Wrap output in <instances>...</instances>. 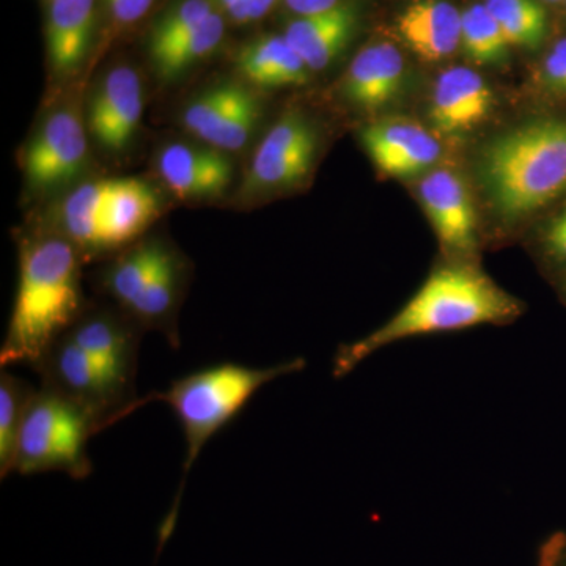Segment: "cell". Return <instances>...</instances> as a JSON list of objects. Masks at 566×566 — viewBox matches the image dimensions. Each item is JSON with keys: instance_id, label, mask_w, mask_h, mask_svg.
Listing matches in <instances>:
<instances>
[{"instance_id": "cell-1", "label": "cell", "mask_w": 566, "mask_h": 566, "mask_svg": "<svg viewBox=\"0 0 566 566\" xmlns=\"http://www.w3.org/2000/svg\"><path fill=\"white\" fill-rule=\"evenodd\" d=\"M524 314L523 301L506 293L472 260H447L389 319L359 340L342 345L333 360L334 378H345L364 360L406 338L455 333L493 324L506 326Z\"/></svg>"}, {"instance_id": "cell-2", "label": "cell", "mask_w": 566, "mask_h": 566, "mask_svg": "<svg viewBox=\"0 0 566 566\" xmlns=\"http://www.w3.org/2000/svg\"><path fill=\"white\" fill-rule=\"evenodd\" d=\"M82 314L81 260L66 238L48 237L21 249L20 279L0 367H35Z\"/></svg>"}, {"instance_id": "cell-3", "label": "cell", "mask_w": 566, "mask_h": 566, "mask_svg": "<svg viewBox=\"0 0 566 566\" xmlns=\"http://www.w3.org/2000/svg\"><path fill=\"white\" fill-rule=\"evenodd\" d=\"M303 357L273 365V367H249L237 363H221L200 368L192 374L175 379L163 392H153L142 398V403L161 401L172 409L180 423L186 442V457L182 463V482L174 505L159 524L156 538L155 564L161 556L167 542L174 536L180 515V502L185 490L186 476L191 471L203 447L240 415L253 395L282 376L304 370Z\"/></svg>"}, {"instance_id": "cell-4", "label": "cell", "mask_w": 566, "mask_h": 566, "mask_svg": "<svg viewBox=\"0 0 566 566\" xmlns=\"http://www.w3.org/2000/svg\"><path fill=\"white\" fill-rule=\"evenodd\" d=\"M479 175L499 218L517 222L566 191V118H538L488 142Z\"/></svg>"}, {"instance_id": "cell-5", "label": "cell", "mask_w": 566, "mask_h": 566, "mask_svg": "<svg viewBox=\"0 0 566 566\" xmlns=\"http://www.w3.org/2000/svg\"><path fill=\"white\" fill-rule=\"evenodd\" d=\"M106 428L87 406L40 385L25 412L13 472L20 475L63 472L74 480L87 479L93 471L88 441Z\"/></svg>"}, {"instance_id": "cell-6", "label": "cell", "mask_w": 566, "mask_h": 566, "mask_svg": "<svg viewBox=\"0 0 566 566\" xmlns=\"http://www.w3.org/2000/svg\"><path fill=\"white\" fill-rule=\"evenodd\" d=\"M33 370L41 386L87 406L107 427L144 406L136 395V378L93 359L66 335L55 340Z\"/></svg>"}, {"instance_id": "cell-7", "label": "cell", "mask_w": 566, "mask_h": 566, "mask_svg": "<svg viewBox=\"0 0 566 566\" xmlns=\"http://www.w3.org/2000/svg\"><path fill=\"white\" fill-rule=\"evenodd\" d=\"M260 114L259 99L249 88L221 82L186 106L182 126L212 148L238 151L251 140Z\"/></svg>"}, {"instance_id": "cell-8", "label": "cell", "mask_w": 566, "mask_h": 566, "mask_svg": "<svg viewBox=\"0 0 566 566\" xmlns=\"http://www.w3.org/2000/svg\"><path fill=\"white\" fill-rule=\"evenodd\" d=\"M316 134L303 115L290 114L275 123L253 155L244 192L286 188L303 180L312 169Z\"/></svg>"}, {"instance_id": "cell-9", "label": "cell", "mask_w": 566, "mask_h": 566, "mask_svg": "<svg viewBox=\"0 0 566 566\" xmlns=\"http://www.w3.org/2000/svg\"><path fill=\"white\" fill-rule=\"evenodd\" d=\"M84 126L73 111H55L48 117L25 153V178L35 189L59 188L73 181L87 163Z\"/></svg>"}, {"instance_id": "cell-10", "label": "cell", "mask_w": 566, "mask_h": 566, "mask_svg": "<svg viewBox=\"0 0 566 566\" xmlns=\"http://www.w3.org/2000/svg\"><path fill=\"white\" fill-rule=\"evenodd\" d=\"M419 196L446 255L474 259L479 248L476 214L464 181L452 170H434L420 181Z\"/></svg>"}, {"instance_id": "cell-11", "label": "cell", "mask_w": 566, "mask_h": 566, "mask_svg": "<svg viewBox=\"0 0 566 566\" xmlns=\"http://www.w3.org/2000/svg\"><path fill=\"white\" fill-rule=\"evenodd\" d=\"M144 114V92L137 71L118 65L104 76L88 109L92 136L111 153L132 144Z\"/></svg>"}, {"instance_id": "cell-12", "label": "cell", "mask_w": 566, "mask_h": 566, "mask_svg": "<svg viewBox=\"0 0 566 566\" xmlns=\"http://www.w3.org/2000/svg\"><path fill=\"white\" fill-rule=\"evenodd\" d=\"M360 139L375 166L395 178L427 172L442 155L441 144L433 134L415 122L400 118L371 123Z\"/></svg>"}, {"instance_id": "cell-13", "label": "cell", "mask_w": 566, "mask_h": 566, "mask_svg": "<svg viewBox=\"0 0 566 566\" xmlns=\"http://www.w3.org/2000/svg\"><path fill=\"white\" fill-rule=\"evenodd\" d=\"M159 175L178 199H210L229 189L232 161L210 145H167L158 159Z\"/></svg>"}, {"instance_id": "cell-14", "label": "cell", "mask_w": 566, "mask_h": 566, "mask_svg": "<svg viewBox=\"0 0 566 566\" xmlns=\"http://www.w3.org/2000/svg\"><path fill=\"white\" fill-rule=\"evenodd\" d=\"M161 210L158 193L137 178H112L109 196L99 212L95 252L115 251L140 237Z\"/></svg>"}, {"instance_id": "cell-15", "label": "cell", "mask_w": 566, "mask_h": 566, "mask_svg": "<svg viewBox=\"0 0 566 566\" xmlns=\"http://www.w3.org/2000/svg\"><path fill=\"white\" fill-rule=\"evenodd\" d=\"M493 104V91L476 71L453 66L434 82L430 98L431 123L444 134L472 132L486 120Z\"/></svg>"}, {"instance_id": "cell-16", "label": "cell", "mask_w": 566, "mask_h": 566, "mask_svg": "<svg viewBox=\"0 0 566 566\" xmlns=\"http://www.w3.org/2000/svg\"><path fill=\"white\" fill-rule=\"evenodd\" d=\"M405 76L406 63L401 51L390 41H375L353 59L342 92L359 109H381L397 98Z\"/></svg>"}, {"instance_id": "cell-17", "label": "cell", "mask_w": 566, "mask_h": 566, "mask_svg": "<svg viewBox=\"0 0 566 566\" xmlns=\"http://www.w3.org/2000/svg\"><path fill=\"white\" fill-rule=\"evenodd\" d=\"M96 17V0H50L44 36L51 69L57 76H71L87 59Z\"/></svg>"}, {"instance_id": "cell-18", "label": "cell", "mask_w": 566, "mask_h": 566, "mask_svg": "<svg viewBox=\"0 0 566 566\" xmlns=\"http://www.w3.org/2000/svg\"><path fill=\"white\" fill-rule=\"evenodd\" d=\"M395 28L424 62L444 61L461 46V13L447 0H415L401 11Z\"/></svg>"}, {"instance_id": "cell-19", "label": "cell", "mask_w": 566, "mask_h": 566, "mask_svg": "<svg viewBox=\"0 0 566 566\" xmlns=\"http://www.w3.org/2000/svg\"><path fill=\"white\" fill-rule=\"evenodd\" d=\"M63 335L80 346L82 352L91 354L93 359L136 378L140 329L132 318L109 312L81 314Z\"/></svg>"}, {"instance_id": "cell-20", "label": "cell", "mask_w": 566, "mask_h": 566, "mask_svg": "<svg viewBox=\"0 0 566 566\" xmlns=\"http://www.w3.org/2000/svg\"><path fill=\"white\" fill-rule=\"evenodd\" d=\"M357 25V9L352 2L311 17L294 18L283 36L311 71L327 69L345 51Z\"/></svg>"}, {"instance_id": "cell-21", "label": "cell", "mask_w": 566, "mask_h": 566, "mask_svg": "<svg viewBox=\"0 0 566 566\" xmlns=\"http://www.w3.org/2000/svg\"><path fill=\"white\" fill-rule=\"evenodd\" d=\"M237 66L245 81L262 88L303 85L311 71L283 33L260 36L244 44L238 52Z\"/></svg>"}, {"instance_id": "cell-22", "label": "cell", "mask_w": 566, "mask_h": 566, "mask_svg": "<svg viewBox=\"0 0 566 566\" xmlns=\"http://www.w3.org/2000/svg\"><path fill=\"white\" fill-rule=\"evenodd\" d=\"M170 251H172L170 245L163 241H145L134 245L132 251L122 253L112 263L109 270L104 273L103 285L106 292L120 304L123 311L128 312Z\"/></svg>"}, {"instance_id": "cell-23", "label": "cell", "mask_w": 566, "mask_h": 566, "mask_svg": "<svg viewBox=\"0 0 566 566\" xmlns=\"http://www.w3.org/2000/svg\"><path fill=\"white\" fill-rule=\"evenodd\" d=\"M35 389L24 379L2 370L0 375V479L13 474L14 453L25 412Z\"/></svg>"}, {"instance_id": "cell-24", "label": "cell", "mask_w": 566, "mask_h": 566, "mask_svg": "<svg viewBox=\"0 0 566 566\" xmlns=\"http://www.w3.org/2000/svg\"><path fill=\"white\" fill-rule=\"evenodd\" d=\"M227 20L214 11L192 35L153 61L156 74L163 80L172 81L188 73L197 63L210 57L226 39Z\"/></svg>"}, {"instance_id": "cell-25", "label": "cell", "mask_w": 566, "mask_h": 566, "mask_svg": "<svg viewBox=\"0 0 566 566\" xmlns=\"http://www.w3.org/2000/svg\"><path fill=\"white\" fill-rule=\"evenodd\" d=\"M509 48L485 3H474L461 13V50L476 65H499L509 55Z\"/></svg>"}, {"instance_id": "cell-26", "label": "cell", "mask_w": 566, "mask_h": 566, "mask_svg": "<svg viewBox=\"0 0 566 566\" xmlns=\"http://www.w3.org/2000/svg\"><path fill=\"white\" fill-rule=\"evenodd\" d=\"M510 46L535 50L546 36V11L536 0H485Z\"/></svg>"}, {"instance_id": "cell-27", "label": "cell", "mask_w": 566, "mask_h": 566, "mask_svg": "<svg viewBox=\"0 0 566 566\" xmlns=\"http://www.w3.org/2000/svg\"><path fill=\"white\" fill-rule=\"evenodd\" d=\"M214 11L211 0H177L153 25L148 40L151 62L192 35Z\"/></svg>"}, {"instance_id": "cell-28", "label": "cell", "mask_w": 566, "mask_h": 566, "mask_svg": "<svg viewBox=\"0 0 566 566\" xmlns=\"http://www.w3.org/2000/svg\"><path fill=\"white\" fill-rule=\"evenodd\" d=\"M538 253L557 279L566 274V210L547 222L538 238Z\"/></svg>"}, {"instance_id": "cell-29", "label": "cell", "mask_w": 566, "mask_h": 566, "mask_svg": "<svg viewBox=\"0 0 566 566\" xmlns=\"http://www.w3.org/2000/svg\"><path fill=\"white\" fill-rule=\"evenodd\" d=\"M112 22L117 29H128L144 20L156 0H104Z\"/></svg>"}, {"instance_id": "cell-30", "label": "cell", "mask_w": 566, "mask_h": 566, "mask_svg": "<svg viewBox=\"0 0 566 566\" xmlns=\"http://www.w3.org/2000/svg\"><path fill=\"white\" fill-rule=\"evenodd\" d=\"M542 73L551 91L566 96V39L558 40L547 52Z\"/></svg>"}, {"instance_id": "cell-31", "label": "cell", "mask_w": 566, "mask_h": 566, "mask_svg": "<svg viewBox=\"0 0 566 566\" xmlns=\"http://www.w3.org/2000/svg\"><path fill=\"white\" fill-rule=\"evenodd\" d=\"M211 3L227 21L240 25L252 22L249 0H211Z\"/></svg>"}, {"instance_id": "cell-32", "label": "cell", "mask_w": 566, "mask_h": 566, "mask_svg": "<svg viewBox=\"0 0 566 566\" xmlns=\"http://www.w3.org/2000/svg\"><path fill=\"white\" fill-rule=\"evenodd\" d=\"M539 566H566V532L551 536L539 549Z\"/></svg>"}, {"instance_id": "cell-33", "label": "cell", "mask_w": 566, "mask_h": 566, "mask_svg": "<svg viewBox=\"0 0 566 566\" xmlns=\"http://www.w3.org/2000/svg\"><path fill=\"white\" fill-rule=\"evenodd\" d=\"M345 0H285V6L294 17H311V14L323 13L344 3Z\"/></svg>"}, {"instance_id": "cell-34", "label": "cell", "mask_w": 566, "mask_h": 566, "mask_svg": "<svg viewBox=\"0 0 566 566\" xmlns=\"http://www.w3.org/2000/svg\"><path fill=\"white\" fill-rule=\"evenodd\" d=\"M275 2H277V0H249L252 22L263 20L264 17H268L271 10L274 9Z\"/></svg>"}, {"instance_id": "cell-35", "label": "cell", "mask_w": 566, "mask_h": 566, "mask_svg": "<svg viewBox=\"0 0 566 566\" xmlns=\"http://www.w3.org/2000/svg\"><path fill=\"white\" fill-rule=\"evenodd\" d=\"M557 289L558 293H560L562 301L566 303V274L564 277L557 279Z\"/></svg>"}, {"instance_id": "cell-36", "label": "cell", "mask_w": 566, "mask_h": 566, "mask_svg": "<svg viewBox=\"0 0 566 566\" xmlns=\"http://www.w3.org/2000/svg\"><path fill=\"white\" fill-rule=\"evenodd\" d=\"M547 2H560V0H547Z\"/></svg>"}]
</instances>
